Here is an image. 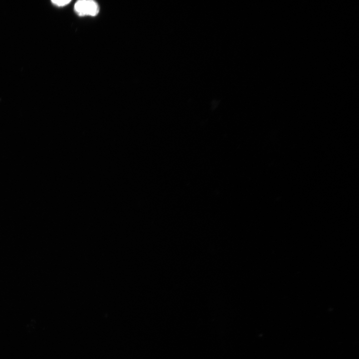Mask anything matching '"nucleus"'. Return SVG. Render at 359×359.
<instances>
[{
  "instance_id": "nucleus-1",
  "label": "nucleus",
  "mask_w": 359,
  "mask_h": 359,
  "mask_svg": "<svg viewBox=\"0 0 359 359\" xmlns=\"http://www.w3.org/2000/svg\"><path fill=\"white\" fill-rule=\"evenodd\" d=\"M74 10L79 16H95L99 11L98 3L92 0H80L74 5Z\"/></svg>"
},
{
  "instance_id": "nucleus-2",
  "label": "nucleus",
  "mask_w": 359,
  "mask_h": 359,
  "mask_svg": "<svg viewBox=\"0 0 359 359\" xmlns=\"http://www.w3.org/2000/svg\"><path fill=\"white\" fill-rule=\"evenodd\" d=\"M51 1L58 6H63L68 4L71 0H52Z\"/></svg>"
}]
</instances>
